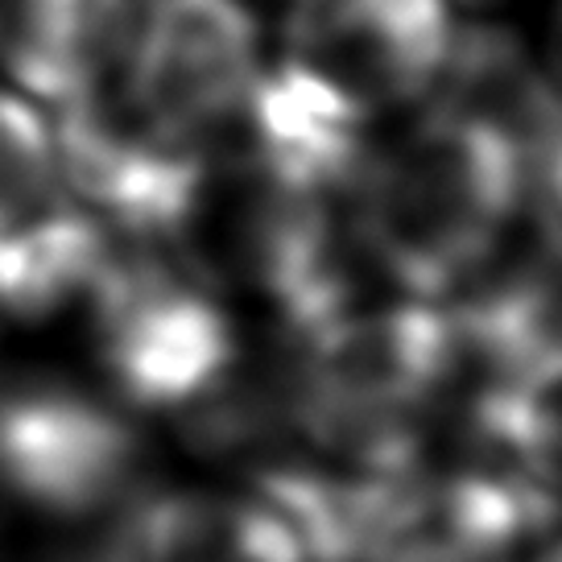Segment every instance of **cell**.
<instances>
[{
    "instance_id": "cell-1",
    "label": "cell",
    "mask_w": 562,
    "mask_h": 562,
    "mask_svg": "<svg viewBox=\"0 0 562 562\" xmlns=\"http://www.w3.org/2000/svg\"><path fill=\"white\" fill-rule=\"evenodd\" d=\"M529 194L526 149L496 124L430 108L369 154L351 215L360 252L409 299L456 294L492 261Z\"/></svg>"
},
{
    "instance_id": "cell-2",
    "label": "cell",
    "mask_w": 562,
    "mask_h": 562,
    "mask_svg": "<svg viewBox=\"0 0 562 562\" xmlns=\"http://www.w3.org/2000/svg\"><path fill=\"white\" fill-rule=\"evenodd\" d=\"M459 335L435 302L348 306L299 331L281 409L327 468L402 475L459 369Z\"/></svg>"
},
{
    "instance_id": "cell-3",
    "label": "cell",
    "mask_w": 562,
    "mask_h": 562,
    "mask_svg": "<svg viewBox=\"0 0 562 562\" xmlns=\"http://www.w3.org/2000/svg\"><path fill=\"white\" fill-rule=\"evenodd\" d=\"M261 79V25L245 0H145L116 104L170 154L207 158L240 128Z\"/></svg>"
},
{
    "instance_id": "cell-4",
    "label": "cell",
    "mask_w": 562,
    "mask_h": 562,
    "mask_svg": "<svg viewBox=\"0 0 562 562\" xmlns=\"http://www.w3.org/2000/svg\"><path fill=\"white\" fill-rule=\"evenodd\" d=\"M451 34L447 0H294L273 79L327 121L364 133L435 91Z\"/></svg>"
},
{
    "instance_id": "cell-5",
    "label": "cell",
    "mask_w": 562,
    "mask_h": 562,
    "mask_svg": "<svg viewBox=\"0 0 562 562\" xmlns=\"http://www.w3.org/2000/svg\"><path fill=\"white\" fill-rule=\"evenodd\" d=\"M88 302L100 364L133 405L194 414L232 385V318L170 265L116 252Z\"/></svg>"
},
{
    "instance_id": "cell-6",
    "label": "cell",
    "mask_w": 562,
    "mask_h": 562,
    "mask_svg": "<svg viewBox=\"0 0 562 562\" xmlns=\"http://www.w3.org/2000/svg\"><path fill=\"white\" fill-rule=\"evenodd\" d=\"M140 439L91 397L67 389L0 393V488L50 517L91 513L133 496Z\"/></svg>"
},
{
    "instance_id": "cell-7",
    "label": "cell",
    "mask_w": 562,
    "mask_h": 562,
    "mask_svg": "<svg viewBox=\"0 0 562 562\" xmlns=\"http://www.w3.org/2000/svg\"><path fill=\"white\" fill-rule=\"evenodd\" d=\"M145 0H0V63L21 88L70 108L116 88Z\"/></svg>"
},
{
    "instance_id": "cell-8",
    "label": "cell",
    "mask_w": 562,
    "mask_h": 562,
    "mask_svg": "<svg viewBox=\"0 0 562 562\" xmlns=\"http://www.w3.org/2000/svg\"><path fill=\"white\" fill-rule=\"evenodd\" d=\"M459 356L484 369V385L562 397V245L501 269L451 315Z\"/></svg>"
},
{
    "instance_id": "cell-9",
    "label": "cell",
    "mask_w": 562,
    "mask_h": 562,
    "mask_svg": "<svg viewBox=\"0 0 562 562\" xmlns=\"http://www.w3.org/2000/svg\"><path fill=\"white\" fill-rule=\"evenodd\" d=\"M112 562H311L302 538L265 496L158 492L128 505Z\"/></svg>"
},
{
    "instance_id": "cell-10",
    "label": "cell",
    "mask_w": 562,
    "mask_h": 562,
    "mask_svg": "<svg viewBox=\"0 0 562 562\" xmlns=\"http://www.w3.org/2000/svg\"><path fill=\"white\" fill-rule=\"evenodd\" d=\"M70 199L46 116L0 91V232H13Z\"/></svg>"
},
{
    "instance_id": "cell-11",
    "label": "cell",
    "mask_w": 562,
    "mask_h": 562,
    "mask_svg": "<svg viewBox=\"0 0 562 562\" xmlns=\"http://www.w3.org/2000/svg\"><path fill=\"white\" fill-rule=\"evenodd\" d=\"M529 191L538 194L542 236L562 245V116L529 158Z\"/></svg>"
},
{
    "instance_id": "cell-12",
    "label": "cell",
    "mask_w": 562,
    "mask_h": 562,
    "mask_svg": "<svg viewBox=\"0 0 562 562\" xmlns=\"http://www.w3.org/2000/svg\"><path fill=\"white\" fill-rule=\"evenodd\" d=\"M546 79L554 83V91L562 95V0L554 4L550 18V37H546Z\"/></svg>"
},
{
    "instance_id": "cell-13",
    "label": "cell",
    "mask_w": 562,
    "mask_h": 562,
    "mask_svg": "<svg viewBox=\"0 0 562 562\" xmlns=\"http://www.w3.org/2000/svg\"><path fill=\"white\" fill-rule=\"evenodd\" d=\"M533 562H562V538H559V542L546 546V550H542V554H538Z\"/></svg>"
},
{
    "instance_id": "cell-14",
    "label": "cell",
    "mask_w": 562,
    "mask_h": 562,
    "mask_svg": "<svg viewBox=\"0 0 562 562\" xmlns=\"http://www.w3.org/2000/svg\"><path fill=\"white\" fill-rule=\"evenodd\" d=\"M451 4V0H447ZM456 4H468V9H492V4H501V0H456Z\"/></svg>"
}]
</instances>
